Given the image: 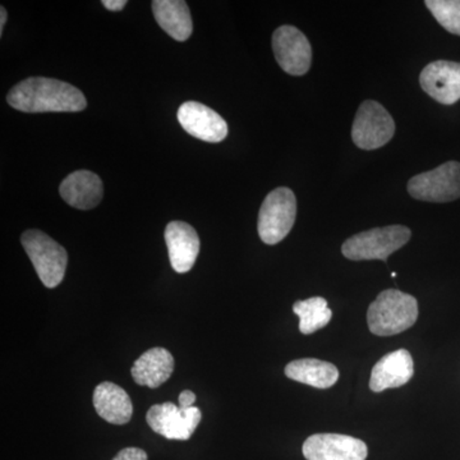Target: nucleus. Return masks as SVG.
<instances>
[{
    "label": "nucleus",
    "instance_id": "f257e3e1",
    "mask_svg": "<svg viewBox=\"0 0 460 460\" xmlns=\"http://www.w3.org/2000/svg\"><path fill=\"white\" fill-rule=\"evenodd\" d=\"M8 104L25 113L47 111H81L87 107L83 91L63 81L47 77H30L12 87Z\"/></svg>",
    "mask_w": 460,
    "mask_h": 460
},
{
    "label": "nucleus",
    "instance_id": "f03ea898",
    "mask_svg": "<svg viewBox=\"0 0 460 460\" xmlns=\"http://www.w3.org/2000/svg\"><path fill=\"white\" fill-rule=\"evenodd\" d=\"M419 319V304L401 290L381 292L367 311L368 328L378 337H392L411 328Z\"/></svg>",
    "mask_w": 460,
    "mask_h": 460
},
{
    "label": "nucleus",
    "instance_id": "7ed1b4c3",
    "mask_svg": "<svg viewBox=\"0 0 460 460\" xmlns=\"http://www.w3.org/2000/svg\"><path fill=\"white\" fill-rule=\"evenodd\" d=\"M411 235V229L402 226L366 230L347 239L341 246V252L352 261H386L387 257L410 242Z\"/></svg>",
    "mask_w": 460,
    "mask_h": 460
},
{
    "label": "nucleus",
    "instance_id": "20e7f679",
    "mask_svg": "<svg viewBox=\"0 0 460 460\" xmlns=\"http://www.w3.org/2000/svg\"><path fill=\"white\" fill-rule=\"evenodd\" d=\"M21 243L31 260L39 278L47 288H56L65 279L68 255L65 247L41 230L30 229L23 233Z\"/></svg>",
    "mask_w": 460,
    "mask_h": 460
},
{
    "label": "nucleus",
    "instance_id": "39448f33",
    "mask_svg": "<svg viewBox=\"0 0 460 460\" xmlns=\"http://www.w3.org/2000/svg\"><path fill=\"white\" fill-rule=\"evenodd\" d=\"M296 199L287 187L271 190L262 202L259 214V235L263 243L277 244L289 234L295 226Z\"/></svg>",
    "mask_w": 460,
    "mask_h": 460
},
{
    "label": "nucleus",
    "instance_id": "423d86ee",
    "mask_svg": "<svg viewBox=\"0 0 460 460\" xmlns=\"http://www.w3.org/2000/svg\"><path fill=\"white\" fill-rule=\"evenodd\" d=\"M395 133L392 115L374 100H366L357 111L352 128L354 144L363 150L385 146Z\"/></svg>",
    "mask_w": 460,
    "mask_h": 460
},
{
    "label": "nucleus",
    "instance_id": "0eeeda50",
    "mask_svg": "<svg viewBox=\"0 0 460 460\" xmlns=\"http://www.w3.org/2000/svg\"><path fill=\"white\" fill-rule=\"evenodd\" d=\"M411 198L426 202H452L460 198V163L447 162L408 181Z\"/></svg>",
    "mask_w": 460,
    "mask_h": 460
},
{
    "label": "nucleus",
    "instance_id": "6e6552de",
    "mask_svg": "<svg viewBox=\"0 0 460 460\" xmlns=\"http://www.w3.org/2000/svg\"><path fill=\"white\" fill-rule=\"evenodd\" d=\"M201 419L198 407L181 410L180 405L171 402L153 405L146 414L151 429L169 440H189Z\"/></svg>",
    "mask_w": 460,
    "mask_h": 460
},
{
    "label": "nucleus",
    "instance_id": "1a4fd4ad",
    "mask_svg": "<svg viewBox=\"0 0 460 460\" xmlns=\"http://www.w3.org/2000/svg\"><path fill=\"white\" fill-rule=\"evenodd\" d=\"M272 50L281 69L292 75H304L313 62L310 41L295 26H280L272 35Z\"/></svg>",
    "mask_w": 460,
    "mask_h": 460
},
{
    "label": "nucleus",
    "instance_id": "9d476101",
    "mask_svg": "<svg viewBox=\"0 0 460 460\" xmlns=\"http://www.w3.org/2000/svg\"><path fill=\"white\" fill-rule=\"evenodd\" d=\"M307 460H366L367 445L348 435L316 434L310 436L302 447Z\"/></svg>",
    "mask_w": 460,
    "mask_h": 460
},
{
    "label": "nucleus",
    "instance_id": "9b49d317",
    "mask_svg": "<svg viewBox=\"0 0 460 460\" xmlns=\"http://www.w3.org/2000/svg\"><path fill=\"white\" fill-rule=\"evenodd\" d=\"M178 120L184 131L206 142H222L228 136V124L217 111L198 102H187L178 109Z\"/></svg>",
    "mask_w": 460,
    "mask_h": 460
},
{
    "label": "nucleus",
    "instance_id": "f8f14e48",
    "mask_svg": "<svg viewBox=\"0 0 460 460\" xmlns=\"http://www.w3.org/2000/svg\"><path fill=\"white\" fill-rule=\"evenodd\" d=\"M420 84L440 104H456L460 100V63L449 60L429 63L420 72Z\"/></svg>",
    "mask_w": 460,
    "mask_h": 460
},
{
    "label": "nucleus",
    "instance_id": "ddd939ff",
    "mask_svg": "<svg viewBox=\"0 0 460 460\" xmlns=\"http://www.w3.org/2000/svg\"><path fill=\"white\" fill-rule=\"evenodd\" d=\"M165 242L174 271L180 274L189 272L195 265L201 247L195 228L184 222L169 223L165 229Z\"/></svg>",
    "mask_w": 460,
    "mask_h": 460
},
{
    "label": "nucleus",
    "instance_id": "4468645a",
    "mask_svg": "<svg viewBox=\"0 0 460 460\" xmlns=\"http://www.w3.org/2000/svg\"><path fill=\"white\" fill-rule=\"evenodd\" d=\"M414 363L407 349H398L384 356L371 372L372 392L381 393L405 385L413 377Z\"/></svg>",
    "mask_w": 460,
    "mask_h": 460
},
{
    "label": "nucleus",
    "instance_id": "2eb2a0df",
    "mask_svg": "<svg viewBox=\"0 0 460 460\" xmlns=\"http://www.w3.org/2000/svg\"><path fill=\"white\" fill-rule=\"evenodd\" d=\"M59 193L72 208L91 210L102 202L104 186L95 172L77 171L71 172L60 183Z\"/></svg>",
    "mask_w": 460,
    "mask_h": 460
},
{
    "label": "nucleus",
    "instance_id": "dca6fc26",
    "mask_svg": "<svg viewBox=\"0 0 460 460\" xmlns=\"http://www.w3.org/2000/svg\"><path fill=\"white\" fill-rule=\"evenodd\" d=\"M174 371V358L165 348H151L142 354L132 366V377L136 384L156 389L171 378Z\"/></svg>",
    "mask_w": 460,
    "mask_h": 460
},
{
    "label": "nucleus",
    "instance_id": "f3484780",
    "mask_svg": "<svg viewBox=\"0 0 460 460\" xmlns=\"http://www.w3.org/2000/svg\"><path fill=\"white\" fill-rule=\"evenodd\" d=\"M93 407L102 420L113 425H126L132 419L131 398L122 387L108 381L95 387Z\"/></svg>",
    "mask_w": 460,
    "mask_h": 460
},
{
    "label": "nucleus",
    "instance_id": "a211bd4d",
    "mask_svg": "<svg viewBox=\"0 0 460 460\" xmlns=\"http://www.w3.org/2000/svg\"><path fill=\"white\" fill-rule=\"evenodd\" d=\"M153 12L156 22L174 40H189L193 23L189 4L184 0H154Z\"/></svg>",
    "mask_w": 460,
    "mask_h": 460
},
{
    "label": "nucleus",
    "instance_id": "6ab92c4d",
    "mask_svg": "<svg viewBox=\"0 0 460 460\" xmlns=\"http://www.w3.org/2000/svg\"><path fill=\"white\" fill-rule=\"evenodd\" d=\"M286 375L290 380L317 389H329L337 384L339 378L338 368L332 363L314 358L296 359L288 363Z\"/></svg>",
    "mask_w": 460,
    "mask_h": 460
},
{
    "label": "nucleus",
    "instance_id": "aec40b11",
    "mask_svg": "<svg viewBox=\"0 0 460 460\" xmlns=\"http://www.w3.org/2000/svg\"><path fill=\"white\" fill-rule=\"evenodd\" d=\"M293 313L299 317V330L305 335L314 334L325 328L332 317L328 301L323 296H313L305 301L296 302Z\"/></svg>",
    "mask_w": 460,
    "mask_h": 460
},
{
    "label": "nucleus",
    "instance_id": "412c9836",
    "mask_svg": "<svg viewBox=\"0 0 460 460\" xmlns=\"http://www.w3.org/2000/svg\"><path fill=\"white\" fill-rule=\"evenodd\" d=\"M425 4L447 31L460 36V0H426Z\"/></svg>",
    "mask_w": 460,
    "mask_h": 460
},
{
    "label": "nucleus",
    "instance_id": "4be33fe9",
    "mask_svg": "<svg viewBox=\"0 0 460 460\" xmlns=\"http://www.w3.org/2000/svg\"><path fill=\"white\" fill-rule=\"evenodd\" d=\"M113 460H147V454L138 447H126L120 450Z\"/></svg>",
    "mask_w": 460,
    "mask_h": 460
},
{
    "label": "nucleus",
    "instance_id": "5701e85b",
    "mask_svg": "<svg viewBox=\"0 0 460 460\" xmlns=\"http://www.w3.org/2000/svg\"><path fill=\"white\" fill-rule=\"evenodd\" d=\"M178 401H180V408H181V410H190L196 402L195 393L190 392V390H184V392L181 393Z\"/></svg>",
    "mask_w": 460,
    "mask_h": 460
},
{
    "label": "nucleus",
    "instance_id": "b1692460",
    "mask_svg": "<svg viewBox=\"0 0 460 460\" xmlns=\"http://www.w3.org/2000/svg\"><path fill=\"white\" fill-rule=\"evenodd\" d=\"M102 5L111 12L122 11L127 5L126 0H104Z\"/></svg>",
    "mask_w": 460,
    "mask_h": 460
},
{
    "label": "nucleus",
    "instance_id": "393cba45",
    "mask_svg": "<svg viewBox=\"0 0 460 460\" xmlns=\"http://www.w3.org/2000/svg\"><path fill=\"white\" fill-rule=\"evenodd\" d=\"M5 22H7V11H5L4 7H2L0 8V35H3Z\"/></svg>",
    "mask_w": 460,
    "mask_h": 460
}]
</instances>
